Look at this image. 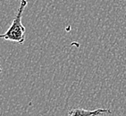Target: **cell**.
I'll list each match as a JSON object with an SVG mask.
<instances>
[{"mask_svg":"<svg viewBox=\"0 0 126 116\" xmlns=\"http://www.w3.org/2000/svg\"><path fill=\"white\" fill-rule=\"evenodd\" d=\"M2 72H3V70H2V68H1V66H0V73Z\"/></svg>","mask_w":126,"mask_h":116,"instance_id":"3","label":"cell"},{"mask_svg":"<svg viewBox=\"0 0 126 116\" xmlns=\"http://www.w3.org/2000/svg\"><path fill=\"white\" fill-rule=\"evenodd\" d=\"M111 114V111L109 109H104V108H98L96 110H85L82 108H73L71 109L68 116H100L102 114Z\"/></svg>","mask_w":126,"mask_h":116,"instance_id":"2","label":"cell"},{"mask_svg":"<svg viewBox=\"0 0 126 116\" xmlns=\"http://www.w3.org/2000/svg\"><path fill=\"white\" fill-rule=\"evenodd\" d=\"M28 5V0H21L18 7V11L15 19L13 20L12 24L4 34L0 35V39L8 41L16 42L19 44H23L25 41V27L22 25V18L25 7Z\"/></svg>","mask_w":126,"mask_h":116,"instance_id":"1","label":"cell"}]
</instances>
